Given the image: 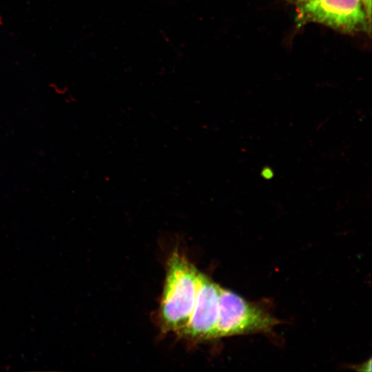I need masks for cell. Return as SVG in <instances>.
<instances>
[{
  "label": "cell",
  "mask_w": 372,
  "mask_h": 372,
  "mask_svg": "<svg viewBox=\"0 0 372 372\" xmlns=\"http://www.w3.org/2000/svg\"><path fill=\"white\" fill-rule=\"evenodd\" d=\"M166 267L158 311L159 324L163 333L180 335L194 307L199 271L178 250L172 251Z\"/></svg>",
  "instance_id": "cell-1"
},
{
  "label": "cell",
  "mask_w": 372,
  "mask_h": 372,
  "mask_svg": "<svg viewBox=\"0 0 372 372\" xmlns=\"http://www.w3.org/2000/svg\"><path fill=\"white\" fill-rule=\"evenodd\" d=\"M366 19L361 0H311L300 5L298 15L300 24L316 22L348 32L365 26Z\"/></svg>",
  "instance_id": "cell-3"
},
{
  "label": "cell",
  "mask_w": 372,
  "mask_h": 372,
  "mask_svg": "<svg viewBox=\"0 0 372 372\" xmlns=\"http://www.w3.org/2000/svg\"><path fill=\"white\" fill-rule=\"evenodd\" d=\"M262 176H265L266 178H269L272 176V172L269 169H264L262 172Z\"/></svg>",
  "instance_id": "cell-6"
},
{
  "label": "cell",
  "mask_w": 372,
  "mask_h": 372,
  "mask_svg": "<svg viewBox=\"0 0 372 372\" xmlns=\"http://www.w3.org/2000/svg\"><path fill=\"white\" fill-rule=\"evenodd\" d=\"M279 323V320L262 306L220 287L219 316L214 339L266 333L271 332Z\"/></svg>",
  "instance_id": "cell-2"
},
{
  "label": "cell",
  "mask_w": 372,
  "mask_h": 372,
  "mask_svg": "<svg viewBox=\"0 0 372 372\" xmlns=\"http://www.w3.org/2000/svg\"><path fill=\"white\" fill-rule=\"evenodd\" d=\"M293 1H295L296 3L302 5V4H304L305 3L310 1L311 0H293Z\"/></svg>",
  "instance_id": "cell-7"
},
{
  "label": "cell",
  "mask_w": 372,
  "mask_h": 372,
  "mask_svg": "<svg viewBox=\"0 0 372 372\" xmlns=\"http://www.w3.org/2000/svg\"><path fill=\"white\" fill-rule=\"evenodd\" d=\"M363 5L367 20L371 22V0H361Z\"/></svg>",
  "instance_id": "cell-5"
},
{
  "label": "cell",
  "mask_w": 372,
  "mask_h": 372,
  "mask_svg": "<svg viewBox=\"0 0 372 372\" xmlns=\"http://www.w3.org/2000/svg\"><path fill=\"white\" fill-rule=\"evenodd\" d=\"M220 287L209 276L199 271L194 307L180 336L192 341L214 339L219 316Z\"/></svg>",
  "instance_id": "cell-4"
}]
</instances>
